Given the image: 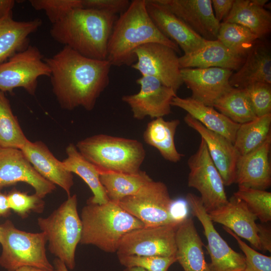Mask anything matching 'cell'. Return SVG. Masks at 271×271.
Listing matches in <instances>:
<instances>
[{"mask_svg":"<svg viewBox=\"0 0 271 271\" xmlns=\"http://www.w3.org/2000/svg\"><path fill=\"white\" fill-rule=\"evenodd\" d=\"M44 61L51 71L53 92L63 109L92 110L109 83L111 65L107 60L84 57L67 46Z\"/></svg>","mask_w":271,"mask_h":271,"instance_id":"cell-1","label":"cell"},{"mask_svg":"<svg viewBox=\"0 0 271 271\" xmlns=\"http://www.w3.org/2000/svg\"><path fill=\"white\" fill-rule=\"evenodd\" d=\"M116 15L78 8L52 24L53 39L81 55L95 60L107 59V46Z\"/></svg>","mask_w":271,"mask_h":271,"instance_id":"cell-2","label":"cell"},{"mask_svg":"<svg viewBox=\"0 0 271 271\" xmlns=\"http://www.w3.org/2000/svg\"><path fill=\"white\" fill-rule=\"evenodd\" d=\"M150 43L161 44L180 53L178 45L153 23L147 12L146 0H133L115 22L108 43L106 60L111 66H131L137 61L135 50Z\"/></svg>","mask_w":271,"mask_h":271,"instance_id":"cell-3","label":"cell"},{"mask_svg":"<svg viewBox=\"0 0 271 271\" xmlns=\"http://www.w3.org/2000/svg\"><path fill=\"white\" fill-rule=\"evenodd\" d=\"M82 229L80 243L93 245L108 253L116 252L123 236L144 224L116 202L103 204L87 201L80 217Z\"/></svg>","mask_w":271,"mask_h":271,"instance_id":"cell-4","label":"cell"},{"mask_svg":"<svg viewBox=\"0 0 271 271\" xmlns=\"http://www.w3.org/2000/svg\"><path fill=\"white\" fill-rule=\"evenodd\" d=\"M76 147L100 172L137 173L141 171L146 155L144 146L139 141L104 134L83 139Z\"/></svg>","mask_w":271,"mask_h":271,"instance_id":"cell-5","label":"cell"},{"mask_svg":"<svg viewBox=\"0 0 271 271\" xmlns=\"http://www.w3.org/2000/svg\"><path fill=\"white\" fill-rule=\"evenodd\" d=\"M38 225L45 234L51 253L67 267L75 266V251L80 243L82 225L77 211L75 194L68 197L59 207L46 218L39 217Z\"/></svg>","mask_w":271,"mask_h":271,"instance_id":"cell-6","label":"cell"},{"mask_svg":"<svg viewBox=\"0 0 271 271\" xmlns=\"http://www.w3.org/2000/svg\"><path fill=\"white\" fill-rule=\"evenodd\" d=\"M45 234L20 230L7 220L0 224V266L8 271L30 266L53 271L46 254Z\"/></svg>","mask_w":271,"mask_h":271,"instance_id":"cell-7","label":"cell"},{"mask_svg":"<svg viewBox=\"0 0 271 271\" xmlns=\"http://www.w3.org/2000/svg\"><path fill=\"white\" fill-rule=\"evenodd\" d=\"M116 202L147 227L179 223L185 218L172 212L174 201L166 184L160 181L152 180L136 194Z\"/></svg>","mask_w":271,"mask_h":271,"instance_id":"cell-8","label":"cell"},{"mask_svg":"<svg viewBox=\"0 0 271 271\" xmlns=\"http://www.w3.org/2000/svg\"><path fill=\"white\" fill-rule=\"evenodd\" d=\"M43 76L50 77V69L39 49L29 45L0 64V91L13 93L14 89L21 87L34 95L38 78Z\"/></svg>","mask_w":271,"mask_h":271,"instance_id":"cell-9","label":"cell"},{"mask_svg":"<svg viewBox=\"0 0 271 271\" xmlns=\"http://www.w3.org/2000/svg\"><path fill=\"white\" fill-rule=\"evenodd\" d=\"M187 164L190 170L188 186L199 192L206 212L209 213L226 204L228 199L225 186L203 139L196 152L188 159Z\"/></svg>","mask_w":271,"mask_h":271,"instance_id":"cell-10","label":"cell"},{"mask_svg":"<svg viewBox=\"0 0 271 271\" xmlns=\"http://www.w3.org/2000/svg\"><path fill=\"white\" fill-rule=\"evenodd\" d=\"M181 222L144 226L130 231L121 239L116 253L124 255L175 256L177 251L176 232Z\"/></svg>","mask_w":271,"mask_h":271,"instance_id":"cell-11","label":"cell"},{"mask_svg":"<svg viewBox=\"0 0 271 271\" xmlns=\"http://www.w3.org/2000/svg\"><path fill=\"white\" fill-rule=\"evenodd\" d=\"M137 61L131 67L142 76H151L177 92L183 83L177 52L166 45L150 43L134 51Z\"/></svg>","mask_w":271,"mask_h":271,"instance_id":"cell-12","label":"cell"},{"mask_svg":"<svg viewBox=\"0 0 271 271\" xmlns=\"http://www.w3.org/2000/svg\"><path fill=\"white\" fill-rule=\"evenodd\" d=\"M192 214L201 223L207 240V250L211 258L209 271H244V256L232 249L216 230L201 199L189 193L186 197Z\"/></svg>","mask_w":271,"mask_h":271,"instance_id":"cell-13","label":"cell"},{"mask_svg":"<svg viewBox=\"0 0 271 271\" xmlns=\"http://www.w3.org/2000/svg\"><path fill=\"white\" fill-rule=\"evenodd\" d=\"M137 83L140 91L121 98L130 107L134 118L142 120L148 116L155 119L171 113L172 100L177 96L173 89L151 76H142Z\"/></svg>","mask_w":271,"mask_h":271,"instance_id":"cell-14","label":"cell"},{"mask_svg":"<svg viewBox=\"0 0 271 271\" xmlns=\"http://www.w3.org/2000/svg\"><path fill=\"white\" fill-rule=\"evenodd\" d=\"M19 182L31 186L42 198L56 188L36 171L20 149L0 148V191Z\"/></svg>","mask_w":271,"mask_h":271,"instance_id":"cell-15","label":"cell"},{"mask_svg":"<svg viewBox=\"0 0 271 271\" xmlns=\"http://www.w3.org/2000/svg\"><path fill=\"white\" fill-rule=\"evenodd\" d=\"M183 81L192 92L191 97L210 106L232 87L229 79L233 74L230 69L211 67L183 68L180 70Z\"/></svg>","mask_w":271,"mask_h":271,"instance_id":"cell-16","label":"cell"},{"mask_svg":"<svg viewBox=\"0 0 271 271\" xmlns=\"http://www.w3.org/2000/svg\"><path fill=\"white\" fill-rule=\"evenodd\" d=\"M158 1L204 39H217L220 23L214 16L211 0Z\"/></svg>","mask_w":271,"mask_h":271,"instance_id":"cell-17","label":"cell"},{"mask_svg":"<svg viewBox=\"0 0 271 271\" xmlns=\"http://www.w3.org/2000/svg\"><path fill=\"white\" fill-rule=\"evenodd\" d=\"M147 12L154 24L167 38L188 54L203 46L204 39L158 0H146Z\"/></svg>","mask_w":271,"mask_h":271,"instance_id":"cell-18","label":"cell"},{"mask_svg":"<svg viewBox=\"0 0 271 271\" xmlns=\"http://www.w3.org/2000/svg\"><path fill=\"white\" fill-rule=\"evenodd\" d=\"M184 120L204 141L224 186L234 183L235 167L239 154L233 143L223 136L208 129L188 113Z\"/></svg>","mask_w":271,"mask_h":271,"instance_id":"cell-19","label":"cell"},{"mask_svg":"<svg viewBox=\"0 0 271 271\" xmlns=\"http://www.w3.org/2000/svg\"><path fill=\"white\" fill-rule=\"evenodd\" d=\"M271 137L252 151L238 156L234 183L238 186L265 190L271 185L269 154Z\"/></svg>","mask_w":271,"mask_h":271,"instance_id":"cell-20","label":"cell"},{"mask_svg":"<svg viewBox=\"0 0 271 271\" xmlns=\"http://www.w3.org/2000/svg\"><path fill=\"white\" fill-rule=\"evenodd\" d=\"M208 215L213 222L223 225L261 250L255 222L257 218L242 200L233 195L226 204Z\"/></svg>","mask_w":271,"mask_h":271,"instance_id":"cell-21","label":"cell"},{"mask_svg":"<svg viewBox=\"0 0 271 271\" xmlns=\"http://www.w3.org/2000/svg\"><path fill=\"white\" fill-rule=\"evenodd\" d=\"M28 160L43 178L63 189L68 197L74 184L72 173L67 170L41 141L29 140L20 149Z\"/></svg>","mask_w":271,"mask_h":271,"instance_id":"cell-22","label":"cell"},{"mask_svg":"<svg viewBox=\"0 0 271 271\" xmlns=\"http://www.w3.org/2000/svg\"><path fill=\"white\" fill-rule=\"evenodd\" d=\"M245 58L238 56L218 40L207 41L205 44L188 54L179 57L180 69L218 67L237 70Z\"/></svg>","mask_w":271,"mask_h":271,"instance_id":"cell-23","label":"cell"},{"mask_svg":"<svg viewBox=\"0 0 271 271\" xmlns=\"http://www.w3.org/2000/svg\"><path fill=\"white\" fill-rule=\"evenodd\" d=\"M176 256L184 271H209L203 243L191 217L185 218L176 232Z\"/></svg>","mask_w":271,"mask_h":271,"instance_id":"cell-24","label":"cell"},{"mask_svg":"<svg viewBox=\"0 0 271 271\" xmlns=\"http://www.w3.org/2000/svg\"><path fill=\"white\" fill-rule=\"evenodd\" d=\"M257 82L271 84L270 50L268 46L261 43L254 45L242 65L229 79L230 86L238 89Z\"/></svg>","mask_w":271,"mask_h":271,"instance_id":"cell-25","label":"cell"},{"mask_svg":"<svg viewBox=\"0 0 271 271\" xmlns=\"http://www.w3.org/2000/svg\"><path fill=\"white\" fill-rule=\"evenodd\" d=\"M171 106L179 107L196 119L208 129L223 136L233 143L240 125L217 111L191 97H174Z\"/></svg>","mask_w":271,"mask_h":271,"instance_id":"cell-26","label":"cell"},{"mask_svg":"<svg viewBox=\"0 0 271 271\" xmlns=\"http://www.w3.org/2000/svg\"><path fill=\"white\" fill-rule=\"evenodd\" d=\"M39 18L28 21H17L13 14L0 20V64L29 46V36L41 27Z\"/></svg>","mask_w":271,"mask_h":271,"instance_id":"cell-27","label":"cell"},{"mask_svg":"<svg viewBox=\"0 0 271 271\" xmlns=\"http://www.w3.org/2000/svg\"><path fill=\"white\" fill-rule=\"evenodd\" d=\"M67 157L62 161L64 168L79 176L88 185L93 193L87 201L103 204L109 199L100 180V172L87 160L78 151L76 145L70 144L66 148Z\"/></svg>","mask_w":271,"mask_h":271,"instance_id":"cell-28","label":"cell"},{"mask_svg":"<svg viewBox=\"0 0 271 271\" xmlns=\"http://www.w3.org/2000/svg\"><path fill=\"white\" fill-rule=\"evenodd\" d=\"M222 22L246 27L259 39L269 34L271 31L270 13L249 0H235L230 12Z\"/></svg>","mask_w":271,"mask_h":271,"instance_id":"cell-29","label":"cell"},{"mask_svg":"<svg viewBox=\"0 0 271 271\" xmlns=\"http://www.w3.org/2000/svg\"><path fill=\"white\" fill-rule=\"evenodd\" d=\"M180 124L178 119L165 120L163 117L153 119L143 133L145 143L157 149L165 160L173 163L180 161L183 154L176 149L174 138Z\"/></svg>","mask_w":271,"mask_h":271,"instance_id":"cell-30","label":"cell"},{"mask_svg":"<svg viewBox=\"0 0 271 271\" xmlns=\"http://www.w3.org/2000/svg\"><path fill=\"white\" fill-rule=\"evenodd\" d=\"M100 180L110 201L118 202L133 195L153 179L143 171L136 174L100 172Z\"/></svg>","mask_w":271,"mask_h":271,"instance_id":"cell-31","label":"cell"},{"mask_svg":"<svg viewBox=\"0 0 271 271\" xmlns=\"http://www.w3.org/2000/svg\"><path fill=\"white\" fill-rule=\"evenodd\" d=\"M213 107L231 120L239 124L257 117L244 89L232 87L215 101Z\"/></svg>","mask_w":271,"mask_h":271,"instance_id":"cell-32","label":"cell"},{"mask_svg":"<svg viewBox=\"0 0 271 271\" xmlns=\"http://www.w3.org/2000/svg\"><path fill=\"white\" fill-rule=\"evenodd\" d=\"M271 113L240 124L233 145L239 155L248 153L262 145L270 134Z\"/></svg>","mask_w":271,"mask_h":271,"instance_id":"cell-33","label":"cell"},{"mask_svg":"<svg viewBox=\"0 0 271 271\" xmlns=\"http://www.w3.org/2000/svg\"><path fill=\"white\" fill-rule=\"evenodd\" d=\"M28 140L13 112L10 100L0 91V148L21 149Z\"/></svg>","mask_w":271,"mask_h":271,"instance_id":"cell-34","label":"cell"},{"mask_svg":"<svg viewBox=\"0 0 271 271\" xmlns=\"http://www.w3.org/2000/svg\"><path fill=\"white\" fill-rule=\"evenodd\" d=\"M258 39L250 30L241 25L221 22L217 40L234 54L245 58Z\"/></svg>","mask_w":271,"mask_h":271,"instance_id":"cell-35","label":"cell"},{"mask_svg":"<svg viewBox=\"0 0 271 271\" xmlns=\"http://www.w3.org/2000/svg\"><path fill=\"white\" fill-rule=\"evenodd\" d=\"M242 200L262 223L271 220V193L265 190L238 186L233 194Z\"/></svg>","mask_w":271,"mask_h":271,"instance_id":"cell-36","label":"cell"},{"mask_svg":"<svg viewBox=\"0 0 271 271\" xmlns=\"http://www.w3.org/2000/svg\"><path fill=\"white\" fill-rule=\"evenodd\" d=\"M7 195L11 210L22 218L26 217L32 211L42 213L44 210L45 203L43 198L35 193L28 195L26 192L13 189Z\"/></svg>","mask_w":271,"mask_h":271,"instance_id":"cell-37","label":"cell"},{"mask_svg":"<svg viewBox=\"0 0 271 271\" xmlns=\"http://www.w3.org/2000/svg\"><path fill=\"white\" fill-rule=\"evenodd\" d=\"M29 2L35 10L45 12L52 24L63 19L73 9L82 8L81 0H30Z\"/></svg>","mask_w":271,"mask_h":271,"instance_id":"cell-38","label":"cell"},{"mask_svg":"<svg viewBox=\"0 0 271 271\" xmlns=\"http://www.w3.org/2000/svg\"><path fill=\"white\" fill-rule=\"evenodd\" d=\"M117 255L120 263L126 267H140L148 271H168L170 266L177 261L176 255L163 257Z\"/></svg>","mask_w":271,"mask_h":271,"instance_id":"cell-39","label":"cell"},{"mask_svg":"<svg viewBox=\"0 0 271 271\" xmlns=\"http://www.w3.org/2000/svg\"><path fill=\"white\" fill-rule=\"evenodd\" d=\"M246 92L257 117L271 113V84L257 82L248 85Z\"/></svg>","mask_w":271,"mask_h":271,"instance_id":"cell-40","label":"cell"},{"mask_svg":"<svg viewBox=\"0 0 271 271\" xmlns=\"http://www.w3.org/2000/svg\"><path fill=\"white\" fill-rule=\"evenodd\" d=\"M223 228L236 240L245 254V267L244 271H271L270 256L257 252L249 246L230 229L225 226Z\"/></svg>","mask_w":271,"mask_h":271,"instance_id":"cell-41","label":"cell"},{"mask_svg":"<svg viewBox=\"0 0 271 271\" xmlns=\"http://www.w3.org/2000/svg\"><path fill=\"white\" fill-rule=\"evenodd\" d=\"M82 8L109 13L121 14L129 7L128 0H81Z\"/></svg>","mask_w":271,"mask_h":271,"instance_id":"cell-42","label":"cell"},{"mask_svg":"<svg viewBox=\"0 0 271 271\" xmlns=\"http://www.w3.org/2000/svg\"><path fill=\"white\" fill-rule=\"evenodd\" d=\"M234 0H211L214 16L220 23L229 14L233 6Z\"/></svg>","mask_w":271,"mask_h":271,"instance_id":"cell-43","label":"cell"},{"mask_svg":"<svg viewBox=\"0 0 271 271\" xmlns=\"http://www.w3.org/2000/svg\"><path fill=\"white\" fill-rule=\"evenodd\" d=\"M257 235L261 250L271 252V229L263 225L257 224Z\"/></svg>","mask_w":271,"mask_h":271,"instance_id":"cell-44","label":"cell"},{"mask_svg":"<svg viewBox=\"0 0 271 271\" xmlns=\"http://www.w3.org/2000/svg\"><path fill=\"white\" fill-rule=\"evenodd\" d=\"M15 3L14 0H0V20L13 14Z\"/></svg>","mask_w":271,"mask_h":271,"instance_id":"cell-45","label":"cell"},{"mask_svg":"<svg viewBox=\"0 0 271 271\" xmlns=\"http://www.w3.org/2000/svg\"><path fill=\"white\" fill-rule=\"evenodd\" d=\"M10 211L7 195L0 191V216L7 217L10 215Z\"/></svg>","mask_w":271,"mask_h":271,"instance_id":"cell-46","label":"cell"},{"mask_svg":"<svg viewBox=\"0 0 271 271\" xmlns=\"http://www.w3.org/2000/svg\"><path fill=\"white\" fill-rule=\"evenodd\" d=\"M53 263L55 269L58 271H69L64 262L57 258L54 260Z\"/></svg>","mask_w":271,"mask_h":271,"instance_id":"cell-47","label":"cell"},{"mask_svg":"<svg viewBox=\"0 0 271 271\" xmlns=\"http://www.w3.org/2000/svg\"><path fill=\"white\" fill-rule=\"evenodd\" d=\"M15 271H47L42 269H40L36 267H30V266H24L21 267ZM53 271H58L55 269Z\"/></svg>","mask_w":271,"mask_h":271,"instance_id":"cell-48","label":"cell"},{"mask_svg":"<svg viewBox=\"0 0 271 271\" xmlns=\"http://www.w3.org/2000/svg\"><path fill=\"white\" fill-rule=\"evenodd\" d=\"M252 2L255 5L261 7H264L265 4L268 2L267 0H251Z\"/></svg>","mask_w":271,"mask_h":271,"instance_id":"cell-49","label":"cell"},{"mask_svg":"<svg viewBox=\"0 0 271 271\" xmlns=\"http://www.w3.org/2000/svg\"><path fill=\"white\" fill-rule=\"evenodd\" d=\"M123 271H148L140 267H126Z\"/></svg>","mask_w":271,"mask_h":271,"instance_id":"cell-50","label":"cell"}]
</instances>
